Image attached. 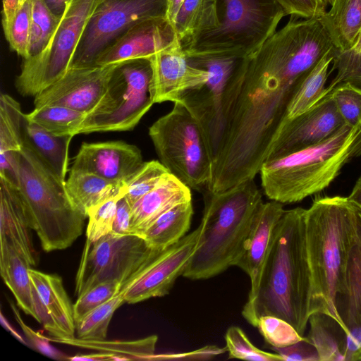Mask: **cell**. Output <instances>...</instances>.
Instances as JSON below:
<instances>
[{"label": "cell", "instance_id": "484cf974", "mask_svg": "<svg viewBox=\"0 0 361 361\" xmlns=\"http://www.w3.org/2000/svg\"><path fill=\"white\" fill-rule=\"evenodd\" d=\"M73 136H58L45 130L24 116L23 138L51 169L56 176L65 181L68 166V151Z\"/></svg>", "mask_w": 361, "mask_h": 361}, {"label": "cell", "instance_id": "52a82bcc", "mask_svg": "<svg viewBox=\"0 0 361 361\" xmlns=\"http://www.w3.org/2000/svg\"><path fill=\"white\" fill-rule=\"evenodd\" d=\"M218 23L181 42L188 59H243L276 31L286 15L276 0H216Z\"/></svg>", "mask_w": 361, "mask_h": 361}, {"label": "cell", "instance_id": "db71d44e", "mask_svg": "<svg viewBox=\"0 0 361 361\" xmlns=\"http://www.w3.org/2000/svg\"><path fill=\"white\" fill-rule=\"evenodd\" d=\"M68 360H112L111 356L103 353H92L90 355H76L73 357H68Z\"/></svg>", "mask_w": 361, "mask_h": 361}, {"label": "cell", "instance_id": "44dd1931", "mask_svg": "<svg viewBox=\"0 0 361 361\" xmlns=\"http://www.w3.org/2000/svg\"><path fill=\"white\" fill-rule=\"evenodd\" d=\"M283 212L280 202L271 200L262 203L243 249L234 264L250 278L247 300H252L257 293L274 231Z\"/></svg>", "mask_w": 361, "mask_h": 361}, {"label": "cell", "instance_id": "f907efd6", "mask_svg": "<svg viewBox=\"0 0 361 361\" xmlns=\"http://www.w3.org/2000/svg\"><path fill=\"white\" fill-rule=\"evenodd\" d=\"M131 206L124 192L117 202L116 216L111 233L116 235H130Z\"/></svg>", "mask_w": 361, "mask_h": 361}, {"label": "cell", "instance_id": "ac0fdd59", "mask_svg": "<svg viewBox=\"0 0 361 361\" xmlns=\"http://www.w3.org/2000/svg\"><path fill=\"white\" fill-rule=\"evenodd\" d=\"M143 163L140 149L123 141L84 142L71 170L91 173L123 186Z\"/></svg>", "mask_w": 361, "mask_h": 361}, {"label": "cell", "instance_id": "4fadbf2b", "mask_svg": "<svg viewBox=\"0 0 361 361\" xmlns=\"http://www.w3.org/2000/svg\"><path fill=\"white\" fill-rule=\"evenodd\" d=\"M200 232L198 226L133 274L121 290L126 302L134 304L168 294L176 279L183 276L198 243Z\"/></svg>", "mask_w": 361, "mask_h": 361}, {"label": "cell", "instance_id": "7dc6e473", "mask_svg": "<svg viewBox=\"0 0 361 361\" xmlns=\"http://www.w3.org/2000/svg\"><path fill=\"white\" fill-rule=\"evenodd\" d=\"M270 348L286 361H320L317 348L307 337L286 347Z\"/></svg>", "mask_w": 361, "mask_h": 361}, {"label": "cell", "instance_id": "83f0119b", "mask_svg": "<svg viewBox=\"0 0 361 361\" xmlns=\"http://www.w3.org/2000/svg\"><path fill=\"white\" fill-rule=\"evenodd\" d=\"M0 273L18 306L34 317L31 266L6 240L0 238Z\"/></svg>", "mask_w": 361, "mask_h": 361}, {"label": "cell", "instance_id": "f1b7e54d", "mask_svg": "<svg viewBox=\"0 0 361 361\" xmlns=\"http://www.w3.org/2000/svg\"><path fill=\"white\" fill-rule=\"evenodd\" d=\"M192 215V200L178 204L160 216L142 238L150 248L162 251L187 235Z\"/></svg>", "mask_w": 361, "mask_h": 361}, {"label": "cell", "instance_id": "603a6c76", "mask_svg": "<svg viewBox=\"0 0 361 361\" xmlns=\"http://www.w3.org/2000/svg\"><path fill=\"white\" fill-rule=\"evenodd\" d=\"M191 200V189L173 174L166 173L156 187L131 207L130 235L142 238L164 213Z\"/></svg>", "mask_w": 361, "mask_h": 361}, {"label": "cell", "instance_id": "681fc988", "mask_svg": "<svg viewBox=\"0 0 361 361\" xmlns=\"http://www.w3.org/2000/svg\"><path fill=\"white\" fill-rule=\"evenodd\" d=\"M32 303L34 318L50 334L51 337L59 339L66 338L56 320L49 313L32 283Z\"/></svg>", "mask_w": 361, "mask_h": 361}, {"label": "cell", "instance_id": "bcb514c9", "mask_svg": "<svg viewBox=\"0 0 361 361\" xmlns=\"http://www.w3.org/2000/svg\"><path fill=\"white\" fill-rule=\"evenodd\" d=\"M13 316L19 326L21 327L29 343L41 353L56 360H68L65 354L54 348L50 344L48 337L36 332L28 326L23 320L19 311L13 301L8 300Z\"/></svg>", "mask_w": 361, "mask_h": 361}, {"label": "cell", "instance_id": "11a10c76", "mask_svg": "<svg viewBox=\"0 0 361 361\" xmlns=\"http://www.w3.org/2000/svg\"><path fill=\"white\" fill-rule=\"evenodd\" d=\"M49 8L56 16L62 14L68 0H44Z\"/></svg>", "mask_w": 361, "mask_h": 361}, {"label": "cell", "instance_id": "7bdbcfd3", "mask_svg": "<svg viewBox=\"0 0 361 361\" xmlns=\"http://www.w3.org/2000/svg\"><path fill=\"white\" fill-rule=\"evenodd\" d=\"M256 327L270 347H286L304 337L288 322L275 316L261 317Z\"/></svg>", "mask_w": 361, "mask_h": 361}, {"label": "cell", "instance_id": "ba28073f", "mask_svg": "<svg viewBox=\"0 0 361 361\" xmlns=\"http://www.w3.org/2000/svg\"><path fill=\"white\" fill-rule=\"evenodd\" d=\"M159 161L190 189L207 187L212 159L201 126L187 107L175 102L173 109L149 128Z\"/></svg>", "mask_w": 361, "mask_h": 361}, {"label": "cell", "instance_id": "277c9868", "mask_svg": "<svg viewBox=\"0 0 361 361\" xmlns=\"http://www.w3.org/2000/svg\"><path fill=\"white\" fill-rule=\"evenodd\" d=\"M356 208L348 197L334 196L315 199L305 211L306 245L313 283L311 314L326 313L344 329L336 311L335 298L343 278Z\"/></svg>", "mask_w": 361, "mask_h": 361}, {"label": "cell", "instance_id": "60d3db41", "mask_svg": "<svg viewBox=\"0 0 361 361\" xmlns=\"http://www.w3.org/2000/svg\"><path fill=\"white\" fill-rule=\"evenodd\" d=\"M331 93L345 123L358 130L361 127V87L343 82L334 88Z\"/></svg>", "mask_w": 361, "mask_h": 361}, {"label": "cell", "instance_id": "7a4b0ae2", "mask_svg": "<svg viewBox=\"0 0 361 361\" xmlns=\"http://www.w3.org/2000/svg\"><path fill=\"white\" fill-rule=\"evenodd\" d=\"M262 202L254 179L221 192L207 191L198 243L183 276L207 279L234 266Z\"/></svg>", "mask_w": 361, "mask_h": 361}, {"label": "cell", "instance_id": "2e32d148", "mask_svg": "<svg viewBox=\"0 0 361 361\" xmlns=\"http://www.w3.org/2000/svg\"><path fill=\"white\" fill-rule=\"evenodd\" d=\"M345 124L329 92L305 112L283 123L267 160L316 145Z\"/></svg>", "mask_w": 361, "mask_h": 361}, {"label": "cell", "instance_id": "f5cc1de1", "mask_svg": "<svg viewBox=\"0 0 361 361\" xmlns=\"http://www.w3.org/2000/svg\"><path fill=\"white\" fill-rule=\"evenodd\" d=\"M185 0H166V20L174 29V25L179 10Z\"/></svg>", "mask_w": 361, "mask_h": 361}, {"label": "cell", "instance_id": "5b68a950", "mask_svg": "<svg viewBox=\"0 0 361 361\" xmlns=\"http://www.w3.org/2000/svg\"><path fill=\"white\" fill-rule=\"evenodd\" d=\"M18 188L44 251L68 248L82 235L86 218L71 204L65 182L25 142L18 152Z\"/></svg>", "mask_w": 361, "mask_h": 361}, {"label": "cell", "instance_id": "94428289", "mask_svg": "<svg viewBox=\"0 0 361 361\" xmlns=\"http://www.w3.org/2000/svg\"><path fill=\"white\" fill-rule=\"evenodd\" d=\"M357 360H361V353H360V354L359 355V356L357 357Z\"/></svg>", "mask_w": 361, "mask_h": 361}, {"label": "cell", "instance_id": "836d02e7", "mask_svg": "<svg viewBox=\"0 0 361 361\" xmlns=\"http://www.w3.org/2000/svg\"><path fill=\"white\" fill-rule=\"evenodd\" d=\"M86 114L61 106L47 105L35 108L25 118L50 133L58 135H78Z\"/></svg>", "mask_w": 361, "mask_h": 361}, {"label": "cell", "instance_id": "6da1fadb", "mask_svg": "<svg viewBox=\"0 0 361 361\" xmlns=\"http://www.w3.org/2000/svg\"><path fill=\"white\" fill-rule=\"evenodd\" d=\"M305 211L302 207L284 210L275 226L258 290L242 310L244 319L255 327L261 317L275 316L304 336L312 313L313 288Z\"/></svg>", "mask_w": 361, "mask_h": 361}, {"label": "cell", "instance_id": "f6af8a7d", "mask_svg": "<svg viewBox=\"0 0 361 361\" xmlns=\"http://www.w3.org/2000/svg\"><path fill=\"white\" fill-rule=\"evenodd\" d=\"M332 62V70H337V74L326 87V94L343 82H350L361 87V52L354 49L344 52L337 50Z\"/></svg>", "mask_w": 361, "mask_h": 361}, {"label": "cell", "instance_id": "74e56055", "mask_svg": "<svg viewBox=\"0 0 361 361\" xmlns=\"http://www.w3.org/2000/svg\"><path fill=\"white\" fill-rule=\"evenodd\" d=\"M59 18L60 16L55 15L44 0H32L29 57L45 47Z\"/></svg>", "mask_w": 361, "mask_h": 361}, {"label": "cell", "instance_id": "6125c7cd", "mask_svg": "<svg viewBox=\"0 0 361 361\" xmlns=\"http://www.w3.org/2000/svg\"><path fill=\"white\" fill-rule=\"evenodd\" d=\"M322 1H323L324 3H326V0H322Z\"/></svg>", "mask_w": 361, "mask_h": 361}, {"label": "cell", "instance_id": "d4e9b609", "mask_svg": "<svg viewBox=\"0 0 361 361\" xmlns=\"http://www.w3.org/2000/svg\"><path fill=\"white\" fill-rule=\"evenodd\" d=\"M29 274L41 300L65 334V339L75 338L73 305L63 287L62 279L56 274H46L32 268Z\"/></svg>", "mask_w": 361, "mask_h": 361}, {"label": "cell", "instance_id": "ab89813d", "mask_svg": "<svg viewBox=\"0 0 361 361\" xmlns=\"http://www.w3.org/2000/svg\"><path fill=\"white\" fill-rule=\"evenodd\" d=\"M226 347L228 358L253 361H281L277 353L264 351L255 346L245 333L238 326L229 327L225 334Z\"/></svg>", "mask_w": 361, "mask_h": 361}, {"label": "cell", "instance_id": "b9f144b4", "mask_svg": "<svg viewBox=\"0 0 361 361\" xmlns=\"http://www.w3.org/2000/svg\"><path fill=\"white\" fill-rule=\"evenodd\" d=\"M123 194L122 188L119 192L93 207L88 214L86 229L87 239L95 241L112 231L117 202Z\"/></svg>", "mask_w": 361, "mask_h": 361}, {"label": "cell", "instance_id": "1f68e13d", "mask_svg": "<svg viewBox=\"0 0 361 361\" xmlns=\"http://www.w3.org/2000/svg\"><path fill=\"white\" fill-rule=\"evenodd\" d=\"M337 49L326 54L304 77L286 110V120L305 112L326 94L329 68Z\"/></svg>", "mask_w": 361, "mask_h": 361}, {"label": "cell", "instance_id": "7c38bea8", "mask_svg": "<svg viewBox=\"0 0 361 361\" xmlns=\"http://www.w3.org/2000/svg\"><path fill=\"white\" fill-rule=\"evenodd\" d=\"M166 0H102L89 22L71 67L94 66L104 50L125 32L145 20L166 18Z\"/></svg>", "mask_w": 361, "mask_h": 361}, {"label": "cell", "instance_id": "d6986e66", "mask_svg": "<svg viewBox=\"0 0 361 361\" xmlns=\"http://www.w3.org/2000/svg\"><path fill=\"white\" fill-rule=\"evenodd\" d=\"M177 37L166 18L152 19L130 27L99 56L97 66L149 59L169 46Z\"/></svg>", "mask_w": 361, "mask_h": 361}, {"label": "cell", "instance_id": "ee69618b", "mask_svg": "<svg viewBox=\"0 0 361 361\" xmlns=\"http://www.w3.org/2000/svg\"><path fill=\"white\" fill-rule=\"evenodd\" d=\"M122 285L116 282H104L96 285L78 297L73 305L75 325L91 311L107 302L121 290Z\"/></svg>", "mask_w": 361, "mask_h": 361}, {"label": "cell", "instance_id": "e575fe53", "mask_svg": "<svg viewBox=\"0 0 361 361\" xmlns=\"http://www.w3.org/2000/svg\"><path fill=\"white\" fill-rule=\"evenodd\" d=\"M25 114L20 104L6 94L0 96V154L19 152L24 145Z\"/></svg>", "mask_w": 361, "mask_h": 361}, {"label": "cell", "instance_id": "9f6ffc18", "mask_svg": "<svg viewBox=\"0 0 361 361\" xmlns=\"http://www.w3.org/2000/svg\"><path fill=\"white\" fill-rule=\"evenodd\" d=\"M348 197L351 202L361 207V175L355 182V184Z\"/></svg>", "mask_w": 361, "mask_h": 361}, {"label": "cell", "instance_id": "9a60e30c", "mask_svg": "<svg viewBox=\"0 0 361 361\" xmlns=\"http://www.w3.org/2000/svg\"><path fill=\"white\" fill-rule=\"evenodd\" d=\"M120 64L71 67L60 79L35 97V108L52 105L90 112L104 97Z\"/></svg>", "mask_w": 361, "mask_h": 361}, {"label": "cell", "instance_id": "c3c4849f", "mask_svg": "<svg viewBox=\"0 0 361 361\" xmlns=\"http://www.w3.org/2000/svg\"><path fill=\"white\" fill-rule=\"evenodd\" d=\"M286 15L310 18L324 13L326 4L322 0H276Z\"/></svg>", "mask_w": 361, "mask_h": 361}, {"label": "cell", "instance_id": "8d00e7d4", "mask_svg": "<svg viewBox=\"0 0 361 361\" xmlns=\"http://www.w3.org/2000/svg\"><path fill=\"white\" fill-rule=\"evenodd\" d=\"M168 173L169 171L159 161L144 162L122 187L130 206L156 187Z\"/></svg>", "mask_w": 361, "mask_h": 361}, {"label": "cell", "instance_id": "cb8c5ba5", "mask_svg": "<svg viewBox=\"0 0 361 361\" xmlns=\"http://www.w3.org/2000/svg\"><path fill=\"white\" fill-rule=\"evenodd\" d=\"M307 339L317 348L320 361L354 360L350 336L333 317L315 312L310 316Z\"/></svg>", "mask_w": 361, "mask_h": 361}, {"label": "cell", "instance_id": "680465c9", "mask_svg": "<svg viewBox=\"0 0 361 361\" xmlns=\"http://www.w3.org/2000/svg\"><path fill=\"white\" fill-rule=\"evenodd\" d=\"M353 49H354L355 51H356L357 52H361V31L360 32L359 37L357 39V42L355 44V47Z\"/></svg>", "mask_w": 361, "mask_h": 361}, {"label": "cell", "instance_id": "6f0895ef", "mask_svg": "<svg viewBox=\"0 0 361 361\" xmlns=\"http://www.w3.org/2000/svg\"><path fill=\"white\" fill-rule=\"evenodd\" d=\"M1 322L4 328L8 330L11 334H12L19 341L23 343H26L25 340L22 338V336L18 334V332L11 326L6 319L4 317L3 314L1 313Z\"/></svg>", "mask_w": 361, "mask_h": 361}, {"label": "cell", "instance_id": "91938a15", "mask_svg": "<svg viewBox=\"0 0 361 361\" xmlns=\"http://www.w3.org/2000/svg\"><path fill=\"white\" fill-rule=\"evenodd\" d=\"M326 2H327L329 4H331L334 1V0H326Z\"/></svg>", "mask_w": 361, "mask_h": 361}, {"label": "cell", "instance_id": "7402d4cb", "mask_svg": "<svg viewBox=\"0 0 361 361\" xmlns=\"http://www.w3.org/2000/svg\"><path fill=\"white\" fill-rule=\"evenodd\" d=\"M27 216L18 186L0 177V238L6 240L31 267L37 264Z\"/></svg>", "mask_w": 361, "mask_h": 361}, {"label": "cell", "instance_id": "e0dca14e", "mask_svg": "<svg viewBox=\"0 0 361 361\" xmlns=\"http://www.w3.org/2000/svg\"><path fill=\"white\" fill-rule=\"evenodd\" d=\"M154 103L180 102L189 91L204 85L207 70L190 63L178 37L149 59Z\"/></svg>", "mask_w": 361, "mask_h": 361}, {"label": "cell", "instance_id": "ffe728a7", "mask_svg": "<svg viewBox=\"0 0 361 361\" xmlns=\"http://www.w3.org/2000/svg\"><path fill=\"white\" fill-rule=\"evenodd\" d=\"M335 308L350 336L353 346L357 352L360 353L361 207L357 205L343 278L335 298Z\"/></svg>", "mask_w": 361, "mask_h": 361}, {"label": "cell", "instance_id": "5bb4252c", "mask_svg": "<svg viewBox=\"0 0 361 361\" xmlns=\"http://www.w3.org/2000/svg\"><path fill=\"white\" fill-rule=\"evenodd\" d=\"M190 64L207 71V82L187 92L183 103L200 123L212 159L221 131V106L227 82L238 59L228 58L188 59Z\"/></svg>", "mask_w": 361, "mask_h": 361}, {"label": "cell", "instance_id": "f35d334b", "mask_svg": "<svg viewBox=\"0 0 361 361\" xmlns=\"http://www.w3.org/2000/svg\"><path fill=\"white\" fill-rule=\"evenodd\" d=\"M32 2V0L27 1L13 20L3 25L11 48L24 59L30 56Z\"/></svg>", "mask_w": 361, "mask_h": 361}, {"label": "cell", "instance_id": "8992f818", "mask_svg": "<svg viewBox=\"0 0 361 361\" xmlns=\"http://www.w3.org/2000/svg\"><path fill=\"white\" fill-rule=\"evenodd\" d=\"M357 131L345 124L316 145L266 160L259 172L264 194L283 204L322 191L348 161Z\"/></svg>", "mask_w": 361, "mask_h": 361}, {"label": "cell", "instance_id": "d590c367", "mask_svg": "<svg viewBox=\"0 0 361 361\" xmlns=\"http://www.w3.org/2000/svg\"><path fill=\"white\" fill-rule=\"evenodd\" d=\"M123 302L126 301L121 291L91 311L75 325L78 338L94 341L106 339L110 321L116 310Z\"/></svg>", "mask_w": 361, "mask_h": 361}, {"label": "cell", "instance_id": "3957f363", "mask_svg": "<svg viewBox=\"0 0 361 361\" xmlns=\"http://www.w3.org/2000/svg\"><path fill=\"white\" fill-rule=\"evenodd\" d=\"M323 15L290 16L257 49L238 59L239 69L279 97L291 99L305 75L326 54L337 49Z\"/></svg>", "mask_w": 361, "mask_h": 361}, {"label": "cell", "instance_id": "816d5d0a", "mask_svg": "<svg viewBox=\"0 0 361 361\" xmlns=\"http://www.w3.org/2000/svg\"><path fill=\"white\" fill-rule=\"evenodd\" d=\"M27 1L28 0H3L2 25L9 23Z\"/></svg>", "mask_w": 361, "mask_h": 361}, {"label": "cell", "instance_id": "d6a6232c", "mask_svg": "<svg viewBox=\"0 0 361 361\" xmlns=\"http://www.w3.org/2000/svg\"><path fill=\"white\" fill-rule=\"evenodd\" d=\"M217 23L216 0H185L176 17L174 30L183 42L212 30Z\"/></svg>", "mask_w": 361, "mask_h": 361}, {"label": "cell", "instance_id": "30bf717a", "mask_svg": "<svg viewBox=\"0 0 361 361\" xmlns=\"http://www.w3.org/2000/svg\"><path fill=\"white\" fill-rule=\"evenodd\" d=\"M149 60L121 63L99 104L86 114L78 134L133 129L154 104Z\"/></svg>", "mask_w": 361, "mask_h": 361}, {"label": "cell", "instance_id": "4316f807", "mask_svg": "<svg viewBox=\"0 0 361 361\" xmlns=\"http://www.w3.org/2000/svg\"><path fill=\"white\" fill-rule=\"evenodd\" d=\"M122 187L95 174L71 170L65 182L71 204L85 218L93 207L116 195Z\"/></svg>", "mask_w": 361, "mask_h": 361}, {"label": "cell", "instance_id": "4dcf8cb0", "mask_svg": "<svg viewBox=\"0 0 361 361\" xmlns=\"http://www.w3.org/2000/svg\"><path fill=\"white\" fill-rule=\"evenodd\" d=\"M50 342L63 343L81 348L93 350L111 356L112 360H151L154 355L157 335L133 341H94L79 338L59 339L49 338Z\"/></svg>", "mask_w": 361, "mask_h": 361}, {"label": "cell", "instance_id": "8fae6325", "mask_svg": "<svg viewBox=\"0 0 361 361\" xmlns=\"http://www.w3.org/2000/svg\"><path fill=\"white\" fill-rule=\"evenodd\" d=\"M161 251L150 248L135 235L113 233L95 241L86 240L75 276V294L80 296L104 282L123 286Z\"/></svg>", "mask_w": 361, "mask_h": 361}, {"label": "cell", "instance_id": "f546056e", "mask_svg": "<svg viewBox=\"0 0 361 361\" xmlns=\"http://www.w3.org/2000/svg\"><path fill=\"white\" fill-rule=\"evenodd\" d=\"M323 16L337 50L353 49L361 31V0H334Z\"/></svg>", "mask_w": 361, "mask_h": 361}, {"label": "cell", "instance_id": "9c48e42d", "mask_svg": "<svg viewBox=\"0 0 361 361\" xmlns=\"http://www.w3.org/2000/svg\"><path fill=\"white\" fill-rule=\"evenodd\" d=\"M102 0H68L45 47L24 59L16 80L23 96H36L70 68L89 22Z\"/></svg>", "mask_w": 361, "mask_h": 361}]
</instances>
